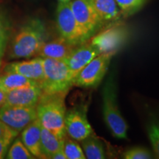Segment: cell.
<instances>
[{
  "instance_id": "1",
  "label": "cell",
  "mask_w": 159,
  "mask_h": 159,
  "mask_svg": "<svg viewBox=\"0 0 159 159\" xmlns=\"http://www.w3.org/2000/svg\"><path fill=\"white\" fill-rule=\"evenodd\" d=\"M46 39L47 30L43 21L39 19H30L13 38L9 56L12 59H19L37 55Z\"/></svg>"
},
{
  "instance_id": "2",
  "label": "cell",
  "mask_w": 159,
  "mask_h": 159,
  "mask_svg": "<svg viewBox=\"0 0 159 159\" xmlns=\"http://www.w3.org/2000/svg\"><path fill=\"white\" fill-rule=\"evenodd\" d=\"M66 94V92L51 95L41 94L36 105L37 118L42 127L61 139H64L66 136L65 129Z\"/></svg>"
},
{
  "instance_id": "3",
  "label": "cell",
  "mask_w": 159,
  "mask_h": 159,
  "mask_svg": "<svg viewBox=\"0 0 159 159\" xmlns=\"http://www.w3.org/2000/svg\"><path fill=\"white\" fill-rule=\"evenodd\" d=\"M102 114L105 123L115 138L128 139V125L123 118L117 104L116 85L111 74L102 89Z\"/></svg>"
},
{
  "instance_id": "4",
  "label": "cell",
  "mask_w": 159,
  "mask_h": 159,
  "mask_svg": "<svg viewBox=\"0 0 159 159\" xmlns=\"http://www.w3.org/2000/svg\"><path fill=\"white\" fill-rule=\"evenodd\" d=\"M43 63V78L40 85L42 94L51 95L68 93L73 85V77L64 61L44 57Z\"/></svg>"
},
{
  "instance_id": "5",
  "label": "cell",
  "mask_w": 159,
  "mask_h": 159,
  "mask_svg": "<svg viewBox=\"0 0 159 159\" xmlns=\"http://www.w3.org/2000/svg\"><path fill=\"white\" fill-rule=\"evenodd\" d=\"M56 26L60 36L71 43L79 45L90 39L77 21L69 2H58Z\"/></svg>"
},
{
  "instance_id": "6",
  "label": "cell",
  "mask_w": 159,
  "mask_h": 159,
  "mask_svg": "<svg viewBox=\"0 0 159 159\" xmlns=\"http://www.w3.org/2000/svg\"><path fill=\"white\" fill-rule=\"evenodd\" d=\"M114 54H99L74 77L72 85L82 88H94L99 85L108 71Z\"/></svg>"
},
{
  "instance_id": "7",
  "label": "cell",
  "mask_w": 159,
  "mask_h": 159,
  "mask_svg": "<svg viewBox=\"0 0 159 159\" xmlns=\"http://www.w3.org/2000/svg\"><path fill=\"white\" fill-rule=\"evenodd\" d=\"M36 119V106L4 105L0 108V120L17 135Z\"/></svg>"
},
{
  "instance_id": "8",
  "label": "cell",
  "mask_w": 159,
  "mask_h": 159,
  "mask_svg": "<svg viewBox=\"0 0 159 159\" xmlns=\"http://www.w3.org/2000/svg\"><path fill=\"white\" fill-rule=\"evenodd\" d=\"M89 42L99 54H116L128 39V31L124 26L116 25L107 28L90 38Z\"/></svg>"
},
{
  "instance_id": "9",
  "label": "cell",
  "mask_w": 159,
  "mask_h": 159,
  "mask_svg": "<svg viewBox=\"0 0 159 159\" xmlns=\"http://www.w3.org/2000/svg\"><path fill=\"white\" fill-rule=\"evenodd\" d=\"M69 3L77 21L89 38L104 25L91 0H71Z\"/></svg>"
},
{
  "instance_id": "10",
  "label": "cell",
  "mask_w": 159,
  "mask_h": 159,
  "mask_svg": "<svg viewBox=\"0 0 159 159\" xmlns=\"http://www.w3.org/2000/svg\"><path fill=\"white\" fill-rule=\"evenodd\" d=\"M87 107L77 106L66 111L65 129L66 135L77 142L94 134V130L87 119Z\"/></svg>"
},
{
  "instance_id": "11",
  "label": "cell",
  "mask_w": 159,
  "mask_h": 159,
  "mask_svg": "<svg viewBox=\"0 0 159 159\" xmlns=\"http://www.w3.org/2000/svg\"><path fill=\"white\" fill-rule=\"evenodd\" d=\"M98 55V50L88 40L76 47L71 54L63 61L67 65L74 79L77 73Z\"/></svg>"
},
{
  "instance_id": "12",
  "label": "cell",
  "mask_w": 159,
  "mask_h": 159,
  "mask_svg": "<svg viewBox=\"0 0 159 159\" xmlns=\"http://www.w3.org/2000/svg\"><path fill=\"white\" fill-rule=\"evenodd\" d=\"M5 73H16L33 80L41 85L43 78V57H38L28 61L11 63L4 69Z\"/></svg>"
},
{
  "instance_id": "13",
  "label": "cell",
  "mask_w": 159,
  "mask_h": 159,
  "mask_svg": "<svg viewBox=\"0 0 159 159\" xmlns=\"http://www.w3.org/2000/svg\"><path fill=\"white\" fill-rule=\"evenodd\" d=\"M42 94L40 85L19 88L6 93L5 105L17 106L35 107Z\"/></svg>"
},
{
  "instance_id": "14",
  "label": "cell",
  "mask_w": 159,
  "mask_h": 159,
  "mask_svg": "<svg viewBox=\"0 0 159 159\" xmlns=\"http://www.w3.org/2000/svg\"><path fill=\"white\" fill-rule=\"evenodd\" d=\"M77 46L60 36L56 39L43 43L37 55L43 58L48 57L63 61L71 54Z\"/></svg>"
},
{
  "instance_id": "15",
  "label": "cell",
  "mask_w": 159,
  "mask_h": 159,
  "mask_svg": "<svg viewBox=\"0 0 159 159\" xmlns=\"http://www.w3.org/2000/svg\"><path fill=\"white\" fill-rule=\"evenodd\" d=\"M41 124L39 119H35L21 131V140L32 155L38 158H43L41 150Z\"/></svg>"
},
{
  "instance_id": "16",
  "label": "cell",
  "mask_w": 159,
  "mask_h": 159,
  "mask_svg": "<svg viewBox=\"0 0 159 159\" xmlns=\"http://www.w3.org/2000/svg\"><path fill=\"white\" fill-rule=\"evenodd\" d=\"M103 24L114 22L120 18L121 12L115 0H91Z\"/></svg>"
},
{
  "instance_id": "17",
  "label": "cell",
  "mask_w": 159,
  "mask_h": 159,
  "mask_svg": "<svg viewBox=\"0 0 159 159\" xmlns=\"http://www.w3.org/2000/svg\"><path fill=\"white\" fill-rule=\"evenodd\" d=\"M63 142L64 139H59L41 125V150L43 158H50L55 152L63 150Z\"/></svg>"
},
{
  "instance_id": "18",
  "label": "cell",
  "mask_w": 159,
  "mask_h": 159,
  "mask_svg": "<svg viewBox=\"0 0 159 159\" xmlns=\"http://www.w3.org/2000/svg\"><path fill=\"white\" fill-rule=\"evenodd\" d=\"M32 85H40L33 80L16 73H5L0 76V90L6 93L22 87Z\"/></svg>"
},
{
  "instance_id": "19",
  "label": "cell",
  "mask_w": 159,
  "mask_h": 159,
  "mask_svg": "<svg viewBox=\"0 0 159 159\" xmlns=\"http://www.w3.org/2000/svg\"><path fill=\"white\" fill-rule=\"evenodd\" d=\"M146 130L156 158H159V108L149 112Z\"/></svg>"
},
{
  "instance_id": "20",
  "label": "cell",
  "mask_w": 159,
  "mask_h": 159,
  "mask_svg": "<svg viewBox=\"0 0 159 159\" xmlns=\"http://www.w3.org/2000/svg\"><path fill=\"white\" fill-rule=\"evenodd\" d=\"M80 142L85 158L104 159L106 158L102 143L95 136L94 134L83 139Z\"/></svg>"
},
{
  "instance_id": "21",
  "label": "cell",
  "mask_w": 159,
  "mask_h": 159,
  "mask_svg": "<svg viewBox=\"0 0 159 159\" xmlns=\"http://www.w3.org/2000/svg\"><path fill=\"white\" fill-rule=\"evenodd\" d=\"M6 158L7 159H33L35 158L27 150L20 139H15L14 142L7 150Z\"/></svg>"
},
{
  "instance_id": "22",
  "label": "cell",
  "mask_w": 159,
  "mask_h": 159,
  "mask_svg": "<svg viewBox=\"0 0 159 159\" xmlns=\"http://www.w3.org/2000/svg\"><path fill=\"white\" fill-rule=\"evenodd\" d=\"M63 150L67 159H85V156L78 142L69 136H66Z\"/></svg>"
},
{
  "instance_id": "23",
  "label": "cell",
  "mask_w": 159,
  "mask_h": 159,
  "mask_svg": "<svg viewBox=\"0 0 159 159\" xmlns=\"http://www.w3.org/2000/svg\"><path fill=\"white\" fill-rule=\"evenodd\" d=\"M120 10L121 14L125 16H130L142 8L147 0H115Z\"/></svg>"
},
{
  "instance_id": "24",
  "label": "cell",
  "mask_w": 159,
  "mask_h": 159,
  "mask_svg": "<svg viewBox=\"0 0 159 159\" xmlns=\"http://www.w3.org/2000/svg\"><path fill=\"white\" fill-rule=\"evenodd\" d=\"M122 158L125 159H150L152 154L148 149L142 147H135L129 149L123 153Z\"/></svg>"
},
{
  "instance_id": "25",
  "label": "cell",
  "mask_w": 159,
  "mask_h": 159,
  "mask_svg": "<svg viewBox=\"0 0 159 159\" xmlns=\"http://www.w3.org/2000/svg\"><path fill=\"white\" fill-rule=\"evenodd\" d=\"M9 37V25L7 20L0 14V44L6 47Z\"/></svg>"
},
{
  "instance_id": "26",
  "label": "cell",
  "mask_w": 159,
  "mask_h": 159,
  "mask_svg": "<svg viewBox=\"0 0 159 159\" xmlns=\"http://www.w3.org/2000/svg\"><path fill=\"white\" fill-rule=\"evenodd\" d=\"M18 135L11 130L8 127L6 126L4 123L0 120V139H6L13 140Z\"/></svg>"
},
{
  "instance_id": "27",
  "label": "cell",
  "mask_w": 159,
  "mask_h": 159,
  "mask_svg": "<svg viewBox=\"0 0 159 159\" xmlns=\"http://www.w3.org/2000/svg\"><path fill=\"white\" fill-rule=\"evenodd\" d=\"M12 142L13 140H11V139H0V159L5 158L7 150Z\"/></svg>"
},
{
  "instance_id": "28",
  "label": "cell",
  "mask_w": 159,
  "mask_h": 159,
  "mask_svg": "<svg viewBox=\"0 0 159 159\" xmlns=\"http://www.w3.org/2000/svg\"><path fill=\"white\" fill-rule=\"evenodd\" d=\"M51 159H67L66 156L63 152V150L58 151V152H55V154H53L51 156Z\"/></svg>"
},
{
  "instance_id": "29",
  "label": "cell",
  "mask_w": 159,
  "mask_h": 159,
  "mask_svg": "<svg viewBox=\"0 0 159 159\" xmlns=\"http://www.w3.org/2000/svg\"><path fill=\"white\" fill-rule=\"evenodd\" d=\"M6 92L0 90V108L5 104Z\"/></svg>"
},
{
  "instance_id": "30",
  "label": "cell",
  "mask_w": 159,
  "mask_h": 159,
  "mask_svg": "<svg viewBox=\"0 0 159 159\" xmlns=\"http://www.w3.org/2000/svg\"><path fill=\"white\" fill-rule=\"evenodd\" d=\"M5 46L0 44V66H1L2 59V57H3V55H4V52H5Z\"/></svg>"
},
{
  "instance_id": "31",
  "label": "cell",
  "mask_w": 159,
  "mask_h": 159,
  "mask_svg": "<svg viewBox=\"0 0 159 159\" xmlns=\"http://www.w3.org/2000/svg\"><path fill=\"white\" fill-rule=\"evenodd\" d=\"M71 0H57L58 2H70Z\"/></svg>"
}]
</instances>
